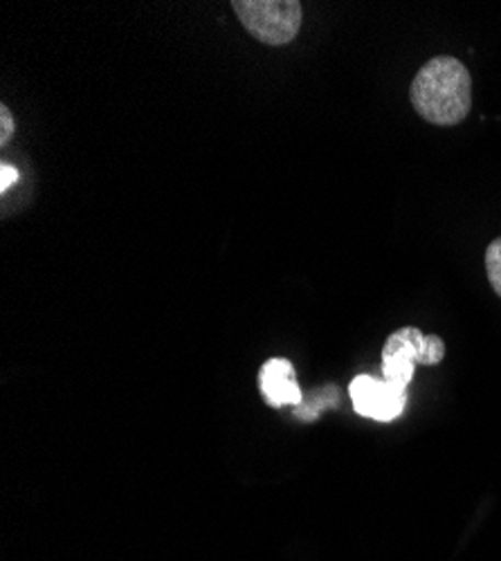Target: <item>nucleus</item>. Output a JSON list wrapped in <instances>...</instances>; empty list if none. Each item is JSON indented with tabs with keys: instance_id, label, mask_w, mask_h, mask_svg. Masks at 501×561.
Listing matches in <instances>:
<instances>
[{
	"instance_id": "obj_8",
	"label": "nucleus",
	"mask_w": 501,
	"mask_h": 561,
	"mask_svg": "<svg viewBox=\"0 0 501 561\" xmlns=\"http://www.w3.org/2000/svg\"><path fill=\"white\" fill-rule=\"evenodd\" d=\"M14 128H16V124H14L10 108L0 106V147H8V142L14 135Z\"/></svg>"
},
{
	"instance_id": "obj_6",
	"label": "nucleus",
	"mask_w": 501,
	"mask_h": 561,
	"mask_svg": "<svg viewBox=\"0 0 501 561\" xmlns=\"http://www.w3.org/2000/svg\"><path fill=\"white\" fill-rule=\"evenodd\" d=\"M338 404H340V391L335 387H324L320 391H312L310 396H306L304 402L299 407H295V415L306 420V423H310V420H315L322 411L338 407Z\"/></svg>"
},
{
	"instance_id": "obj_7",
	"label": "nucleus",
	"mask_w": 501,
	"mask_h": 561,
	"mask_svg": "<svg viewBox=\"0 0 501 561\" xmlns=\"http://www.w3.org/2000/svg\"><path fill=\"white\" fill-rule=\"evenodd\" d=\"M486 274L494 295L501 299V237L494 239L486 250Z\"/></svg>"
},
{
	"instance_id": "obj_2",
	"label": "nucleus",
	"mask_w": 501,
	"mask_h": 561,
	"mask_svg": "<svg viewBox=\"0 0 501 561\" xmlns=\"http://www.w3.org/2000/svg\"><path fill=\"white\" fill-rule=\"evenodd\" d=\"M445 357V342L439 335H425L414 325L391 333L383 346V380L405 387L412 382L417 364L436 366Z\"/></svg>"
},
{
	"instance_id": "obj_5",
	"label": "nucleus",
	"mask_w": 501,
	"mask_h": 561,
	"mask_svg": "<svg viewBox=\"0 0 501 561\" xmlns=\"http://www.w3.org/2000/svg\"><path fill=\"white\" fill-rule=\"evenodd\" d=\"M259 389L267 404L275 409L286 404L299 407L304 402V393L295 378V368L288 359H267L259 373Z\"/></svg>"
},
{
	"instance_id": "obj_9",
	"label": "nucleus",
	"mask_w": 501,
	"mask_h": 561,
	"mask_svg": "<svg viewBox=\"0 0 501 561\" xmlns=\"http://www.w3.org/2000/svg\"><path fill=\"white\" fill-rule=\"evenodd\" d=\"M16 180H19V171L14 167H10V164L0 167V190L8 192Z\"/></svg>"
},
{
	"instance_id": "obj_1",
	"label": "nucleus",
	"mask_w": 501,
	"mask_h": 561,
	"mask_svg": "<svg viewBox=\"0 0 501 561\" xmlns=\"http://www.w3.org/2000/svg\"><path fill=\"white\" fill-rule=\"evenodd\" d=\"M414 111L434 126H457L472 108V77L454 57L430 59L409 88Z\"/></svg>"
},
{
	"instance_id": "obj_4",
	"label": "nucleus",
	"mask_w": 501,
	"mask_h": 561,
	"mask_svg": "<svg viewBox=\"0 0 501 561\" xmlns=\"http://www.w3.org/2000/svg\"><path fill=\"white\" fill-rule=\"evenodd\" d=\"M353 409L364 415L378 420V423H391L407 407V389L374 376H357L349 387Z\"/></svg>"
},
{
	"instance_id": "obj_3",
	"label": "nucleus",
	"mask_w": 501,
	"mask_h": 561,
	"mask_svg": "<svg viewBox=\"0 0 501 561\" xmlns=\"http://www.w3.org/2000/svg\"><path fill=\"white\" fill-rule=\"evenodd\" d=\"M232 8L248 34L265 45L291 43L304 19L297 0H235Z\"/></svg>"
}]
</instances>
